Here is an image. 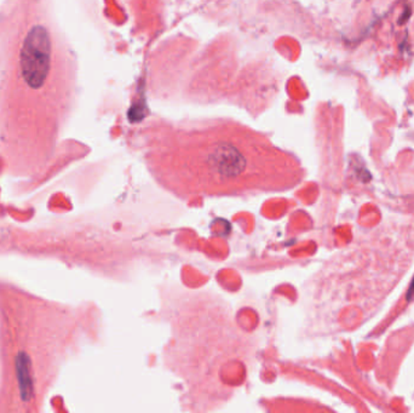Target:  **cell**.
Returning a JSON list of instances; mask_svg holds the SVG:
<instances>
[{"instance_id":"6da1fadb","label":"cell","mask_w":414,"mask_h":413,"mask_svg":"<svg viewBox=\"0 0 414 413\" xmlns=\"http://www.w3.org/2000/svg\"><path fill=\"white\" fill-rule=\"evenodd\" d=\"M414 295V279L413 283L410 284V291H408V300L412 298V296Z\"/></svg>"}]
</instances>
